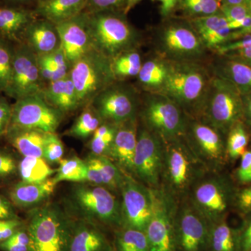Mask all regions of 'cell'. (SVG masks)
Returning <instances> with one entry per match:
<instances>
[{
  "label": "cell",
  "mask_w": 251,
  "mask_h": 251,
  "mask_svg": "<svg viewBox=\"0 0 251 251\" xmlns=\"http://www.w3.org/2000/svg\"><path fill=\"white\" fill-rule=\"evenodd\" d=\"M164 145L163 140L148 128L138 133L133 173L149 188L161 187Z\"/></svg>",
  "instance_id": "12"
},
{
  "label": "cell",
  "mask_w": 251,
  "mask_h": 251,
  "mask_svg": "<svg viewBox=\"0 0 251 251\" xmlns=\"http://www.w3.org/2000/svg\"><path fill=\"white\" fill-rule=\"evenodd\" d=\"M151 190L152 214L145 232L149 251H176V201L161 186Z\"/></svg>",
  "instance_id": "7"
},
{
  "label": "cell",
  "mask_w": 251,
  "mask_h": 251,
  "mask_svg": "<svg viewBox=\"0 0 251 251\" xmlns=\"http://www.w3.org/2000/svg\"><path fill=\"white\" fill-rule=\"evenodd\" d=\"M64 113L50 105L41 95L19 99L12 105L9 127L55 133Z\"/></svg>",
  "instance_id": "10"
},
{
  "label": "cell",
  "mask_w": 251,
  "mask_h": 251,
  "mask_svg": "<svg viewBox=\"0 0 251 251\" xmlns=\"http://www.w3.org/2000/svg\"><path fill=\"white\" fill-rule=\"evenodd\" d=\"M180 138L163 141L164 154L161 186L176 201L189 193L193 184L206 169L189 144L183 143Z\"/></svg>",
  "instance_id": "1"
},
{
  "label": "cell",
  "mask_w": 251,
  "mask_h": 251,
  "mask_svg": "<svg viewBox=\"0 0 251 251\" xmlns=\"http://www.w3.org/2000/svg\"><path fill=\"white\" fill-rule=\"evenodd\" d=\"M195 27L202 44L208 48H217L230 39L228 22L224 15L201 16L194 21Z\"/></svg>",
  "instance_id": "25"
},
{
  "label": "cell",
  "mask_w": 251,
  "mask_h": 251,
  "mask_svg": "<svg viewBox=\"0 0 251 251\" xmlns=\"http://www.w3.org/2000/svg\"><path fill=\"white\" fill-rule=\"evenodd\" d=\"M208 244L212 251H241L239 231L232 228L225 219L211 224Z\"/></svg>",
  "instance_id": "29"
},
{
  "label": "cell",
  "mask_w": 251,
  "mask_h": 251,
  "mask_svg": "<svg viewBox=\"0 0 251 251\" xmlns=\"http://www.w3.org/2000/svg\"><path fill=\"white\" fill-rule=\"evenodd\" d=\"M8 1H23V0H8Z\"/></svg>",
  "instance_id": "59"
},
{
  "label": "cell",
  "mask_w": 251,
  "mask_h": 251,
  "mask_svg": "<svg viewBox=\"0 0 251 251\" xmlns=\"http://www.w3.org/2000/svg\"><path fill=\"white\" fill-rule=\"evenodd\" d=\"M138 141L136 119L120 125L109 153V158L130 175L133 173V158Z\"/></svg>",
  "instance_id": "19"
},
{
  "label": "cell",
  "mask_w": 251,
  "mask_h": 251,
  "mask_svg": "<svg viewBox=\"0 0 251 251\" xmlns=\"http://www.w3.org/2000/svg\"><path fill=\"white\" fill-rule=\"evenodd\" d=\"M72 224L53 204L33 209L26 227L29 251H67Z\"/></svg>",
  "instance_id": "2"
},
{
  "label": "cell",
  "mask_w": 251,
  "mask_h": 251,
  "mask_svg": "<svg viewBox=\"0 0 251 251\" xmlns=\"http://www.w3.org/2000/svg\"><path fill=\"white\" fill-rule=\"evenodd\" d=\"M60 48L71 66L93 49L87 13L55 25Z\"/></svg>",
  "instance_id": "17"
},
{
  "label": "cell",
  "mask_w": 251,
  "mask_h": 251,
  "mask_svg": "<svg viewBox=\"0 0 251 251\" xmlns=\"http://www.w3.org/2000/svg\"><path fill=\"white\" fill-rule=\"evenodd\" d=\"M88 0H45L38 3L36 13L49 22L57 25L83 13Z\"/></svg>",
  "instance_id": "27"
},
{
  "label": "cell",
  "mask_w": 251,
  "mask_h": 251,
  "mask_svg": "<svg viewBox=\"0 0 251 251\" xmlns=\"http://www.w3.org/2000/svg\"><path fill=\"white\" fill-rule=\"evenodd\" d=\"M140 1L142 0H126V11H128Z\"/></svg>",
  "instance_id": "56"
},
{
  "label": "cell",
  "mask_w": 251,
  "mask_h": 251,
  "mask_svg": "<svg viewBox=\"0 0 251 251\" xmlns=\"http://www.w3.org/2000/svg\"><path fill=\"white\" fill-rule=\"evenodd\" d=\"M143 117L148 129L163 142L178 139L186 132V123L179 105L165 96L149 99Z\"/></svg>",
  "instance_id": "14"
},
{
  "label": "cell",
  "mask_w": 251,
  "mask_h": 251,
  "mask_svg": "<svg viewBox=\"0 0 251 251\" xmlns=\"http://www.w3.org/2000/svg\"><path fill=\"white\" fill-rule=\"evenodd\" d=\"M23 43L38 56L50 53L60 47L55 25L45 19L34 20L29 24L23 35Z\"/></svg>",
  "instance_id": "22"
},
{
  "label": "cell",
  "mask_w": 251,
  "mask_h": 251,
  "mask_svg": "<svg viewBox=\"0 0 251 251\" xmlns=\"http://www.w3.org/2000/svg\"><path fill=\"white\" fill-rule=\"evenodd\" d=\"M53 179L56 184L62 181L87 182V166L85 161L77 157L62 158Z\"/></svg>",
  "instance_id": "32"
},
{
  "label": "cell",
  "mask_w": 251,
  "mask_h": 251,
  "mask_svg": "<svg viewBox=\"0 0 251 251\" xmlns=\"http://www.w3.org/2000/svg\"><path fill=\"white\" fill-rule=\"evenodd\" d=\"M14 49L9 42L0 39V92L7 89L12 73Z\"/></svg>",
  "instance_id": "40"
},
{
  "label": "cell",
  "mask_w": 251,
  "mask_h": 251,
  "mask_svg": "<svg viewBox=\"0 0 251 251\" xmlns=\"http://www.w3.org/2000/svg\"><path fill=\"white\" fill-rule=\"evenodd\" d=\"M0 250L2 251H29V247L6 240L0 243Z\"/></svg>",
  "instance_id": "53"
},
{
  "label": "cell",
  "mask_w": 251,
  "mask_h": 251,
  "mask_svg": "<svg viewBox=\"0 0 251 251\" xmlns=\"http://www.w3.org/2000/svg\"><path fill=\"white\" fill-rule=\"evenodd\" d=\"M236 176L239 183H251V150H247L241 156L240 164L236 172Z\"/></svg>",
  "instance_id": "45"
},
{
  "label": "cell",
  "mask_w": 251,
  "mask_h": 251,
  "mask_svg": "<svg viewBox=\"0 0 251 251\" xmlns=\"http://www.w3.org/2000/svg\"><path fill=\"white\" fill-rule=\"evenodd\" d=\"M169 67L158 60H149L142 65L138 76L140 83L148 88H162L168 75Z\"/></svg>",
  "instance_id": "36"
},
{
  "label": "cell",
  "mask_w": 251,
  "mask_h": 251,
  "mask_svg": "<svg viewBox=\"0 0 251 251\" xmlns=\"http://www.w3.org/2000/svg\"><path fill=\"white\" fill-rule=\"evenodd\" d=\"M123 5H126V0H88L87 2V6H90L92 9L91 13L105 11L121 7Z\"/></svg>",
  "instance_id": "48"
},
{
  "label": "cell",
  "mask_w": 251,
  "mask_h": 251,
  "mask_svg": "<svg viewBox=\"0 0 251 251\" xmlns=\"http://www.w3.org/2000/svg\"><path fill=\"white\" fill-rule=\"evenodd\" d=\"M69 75L75 86L80 107L92 103L116 79L110 59L94 49L72 64Z\"/></svg>",
  "instance_id": "3"
},
{
  "label": "cell",
  "mask_w": 251,
  "mask_h": 251,
  "mask_svg": "<svg viewBox=\"0 0 251 251\" xmlns=\"http://www.w3.org/2000/svg\"><path fill=\"white\" fill-rule=\"evenodd\" d=\"M120 191L122 195V227L145 232L152 214L151 188L125 173Z\"/></svg>",
  "instance_id": "13"
},
{
  "label": "cell",
  "mask_w": 251,
  "mask_h": 251,
  "mask_svg": "<svg viewBox=\"0 0 251 251\" xmlns=\"http://www.w3.org/2000/svg\"><path fill=\"white\" fill-rule=\"evenodd\" d=\"M161 41L165 50L175 57L187 58L202 52V41L187 27L173 26L168 28L163 32Z\"/></svg>",
  "instance_id": "21"
},
{
  "label": "cell",
  "mask_w": 251,
  "mask_h": 251,
  "mask_svg": "<svg viewBox=\"0 0 251 251\" xmlns=\"http://www.w3.org/2000/svg\"><path fill=\"white\" fill-rule=\"evenodd\" d=\"M209 89L205 110L207 125L221 133H228L244 117L240 90L226 78L215 79Z\"/></svg>",
  "instance_id": "8"
},
{
  "label": "cell",
  "mask_w": 251,
  "mask_h": 251,
  "mask_svg": "<svg viewBox=\"0 0 251 251\" xmlns=\"http://www.w3.org/2000/svg\"><path fill=\"white\" fill-rule=\"evenodd\" d=\"M184 4L190 12L202 16L216 14L219 9L217 0H184Z\"/></svg>",
  "instance_id": "43"
},
{
  "label": "cell",
  "mask_w": 251,
  "mask_h": 251,
  "mask_svg": "<svg viewBox=\"0 0 251 251\" xmlns=\"http://www.w3.org/2000/svg\"><path fill=\"white\" fill-rule=\"evenodd\" d=\"M247 117V121L251 126V96L244 101V116Z\"/></svg>",
  "instance_id": "55"
},
{
  "label": "cell",
  "mask_w": 251,
  "mask_h": 251,
  "mask_svg": "<svg viewBox=\"0 0 251 251\" xmlns=\"http://www.w3.org/2000/svg\"><path fill=\"white\" fill-rule=\"evenodd\" d=\"M189 145L206 168H217L225 161L226 145L221 133L207 124H193Z\"/></svg>",
  "instance_id": "18"
},
{
  "label": "cell",
  "mask_w": 251,
  "mask_h": 251,
  "mask_svg": "<svg viewBox=\"0 0 251 251\" xmlns=\"http://www.w3.org/2000/svg\"><path fill=\"white\" fill-rule=\"evenodd\" d=\"M106 238L92 221H73L67 251H112Z\"/></svg>",
  "instance_id": "20"
},
{
  "label": "cell",
  "mask_w": 251,
  "mask_h": 251,
  "mask_svg": "<svg viewBox=\"0 0 251 251\" xmlns=\"http://www.w3.org/2000/svg\"><path fill=\"white\" fill-rule=\"evenodd\" d=\"M221 54L237 52L238 55L251 65V34L243 36L239 40L224 44L216 48Z\"/></svg>",
  "instance_id": "41"
},
{
  "label": "cell",
  "mask_w": 251,
  "mask_h": 251,
  "mask_svg": "<svg viewBox=\"0 0 251 251\" xmlns=\"http://www.w3.org/2000/svg\"><path fill=\"white\" fill-rule=\"evenodd\" d=\"M245 221L239 231L241 251H251V213L246 214Z\"/></svg>",
  "instance_id": "49"
},
{
  "label": "cell",
  "mask_w": 251,
  "mask_h": 251,
  "mask_svg": "<svg viewBox=\"0 0 251 251\" xmlns=\"http://www.w3.org/2000/svg\"><path fill=\"white\" fill-rule=\"evenodd\" d=\"M18 173L21 181L39 183L46 181L57 172L43 157H23L18 163Z\"/></svg>",
  "instance_id": "30"
},
{
  "label": "cell",
  "mask_w": 251,
  "mask_h": 251,
  "mask_svg": "<svg viewBox=\"0 0 251 251\" xmlns=\"http://www.w3.org/2000/svg\"><path fill=\"white\" fill-rule=\"evenodd\" d=\"M177 247L182 251H202L208 244L211 224L191 202L178 205L176 215Z\"/></svg>",
  "instance_id": "15"
},
{
  "label": "cell",
  "mask_w": 251,
  "mask_h": 251,
  "mask_svg": "<svg viewBox=\"0 0 251 251\" xmlns=\"http://www.w3.org/2000/svg\"><path fill=\"white\" fill-rule=\"evenodd\" d=\"M119 126L120 125L104 122L96 130L89 143L92 154L108 157Z\"/></svg>",
  "instance_id": "34"
},
{
  "label": "cell",
  "mask_w": 251,
  "mask_h": 251,
  "mask_svg": "<svg viewBox=\"0 0 251 251\" xmlns=\"http://www.w3.org/2000/svg\"><path fill=\"white\" fill-rule=\"evenodd\" d=\"M12 105L3 97H0V135L6 133L11 122Z\"/></svg>",
  "instance_id": "50"
},
{
  "label": "cell",
  "mask_w": 251,
  "mask_h": 251,
  "mask_svg": "<svg viewBox=\"0 0 251 251\" xmlns=\"http://www.w3.org/2000/svg\"><path fill=\"white\" fill-rule=\"evenodd\" d=\"M94 157L103 187L113 193L120 191L125 172L108 156L94 155Z\"/></svg>",
  "instance_id": "33"
},
{
  "label": "cell",
  "mask_w": 251,
  "mask_h": 251,
  "mask_svg": "<svg viewBox=\"0 0 251 251\" xmlns=\"http://www.w3.org/2000/svg\"><path fill=\"white\" fill-rule=\"evenodd\" d=\"M103 122L97 110L90 104L84 107V110L68 131V135L78 139H86L92 136Z\"/></svg>",
  "instance_id": "31"
},
{
  "label": "cell",
  "mask_w": 251,
  "mask_h": 251,
  "mask_svg": "<svg viewBox=\"0 0 251 251\" xmlns=\"http://www.w3.org/2000/svg\"><path fill=\"white\" fill-rule=\"evenodd\" d=\"M189 194V202L211 225L225 219L235 203L237 193L224 176L204 173L193 184Z\"/></svg>",
  "instance_id": "4"
},
{
  "label": "cell",
  "mask_w": 251,
  "mask_h": 251,
  "mask_svg": "<svg viewBox=\"0 0 251 251\" xmlns=\"http://www.w3.org/2000/svg\"><path fill=\"white\" fill-rule=\"evenodd\" d=\"M34 21L32 14L27 10L0 8V39L21 42L25 31Z\"/></svg>",
  "instance_id": "28"
},
{
  "label": "cell",
  "mask_w": 251,
  "mask_h": 251,
  "mask_svg": "<svg viewBox=\"0 0 251 251\" xmlns=\"http://www.w3.org/2000/svg\"><path fill=\"white\" fill-rule=\"evenodd\" d=\"M48 133L15 127H9L6 132L10 144L24 157H43Z\"/></svg>",
  "instance_id": "26"
},
{
  "label": "cell",
  "mask_w": 251,
  "mask_h": 251,
  "mask_svg": "<svg viewBox=\"0 0 251 251\" xmlns=\"http://www.w3.org/2000/svg\"><path fill=\"white\" fill-rule=\"evenodd\" d=\"M39 1H45V0H39Z\"/></svg>",
  "instance_id": "60"
},
{
  "label": "cell",
  "mask_w": 251,
  "mask_h": 251,
  "mask_svg": "<svg viewBox=\"0 0 251 251\" xmlns=\"http://www.w3.org/2000/svg\"><path fill=\"white\" fill-rule=\"evenodd\" d=\"M64 153V144L58 135L55 133H48L43 158L50 165L59 164Z\"/></svg>",
  "instance_id": "42"
},
{
  "label": "cell",
  "mask_w": 251,
  "mask_h": 251,
  "mask_svg": "<svg viewBox=\"0 0 251 251\" xmlns=\"http://www.w3.org/2000/svg\"><path fill=\"white\" fill-rule=\"evenodd\" d=\"M18 164L12 155L0 151V178H6L18 171Z\"/></svg>",
  "instance_id": "46"
},
{
  "label": "cell",
  "mask_w": 251,
  "mask_h": 251,
  "mask_svg": "<svg viewBox=\"0 0 251 251\" xmlns=\"http://www.w3.org/2000/svg\"><path fill=\"white\" fill-rule=\"evenodd\" d=\"M110 60L115 78L138 75L143 65L140 54L133 50L122 52Z\"/></svg>",
  "instance_id": "37"
},
{
  "label": "cell",
  "mask_w": 251,
  "mask_h": 251,
  "mask_svg": "<svg viewBox=\"0 0 251 251\" xmlns=\"http://www.w3.org/2000/svg\"><path fill=\"white\" fill-rule=\"evenodd\" d=\"M19 219L16 214L14 204L0 195V221Z\"/></svg>",
  "instance_id": "52"
},
{
  "label": "cell",
  "mask_w": 251,
  "mask_h": 251,
  "mask_svg": "<svg viewBox=\"0 0 251 251\" xmlns=\"http://www.w3.org/2000/svg\"><path fill=\"white\" fill-rule=\"evenodd\" d=\"M23 227H24V224L20 219L0 221V243L9 239Z\"/></svg>",
  "instance_id": "47"
},
{
  "label": "cell",
  "mask_w": 251,
  "mask_h": 251,
  "mask_svg": "<svg viewBox=\"0 0 251 251\" xmlns=\"http://www.w3.org/2000/svg\"><path fill=\"white\" fill-rule=\"evenodd\" d=\"M117 251H149L146 234L139 229L122 227L115 234Z\"/></svg>",
  "instance_id": "35"
},
{
  "label": "cell",
  "mask_w": 251,
  "mask_h": 251,
  "mask_svg": "<svg viewBox=\"0 0 251 251\" xmlns=\"http://www.w3.org/2000/svg\"><path fill=\"white\" fill-rule=\"evenodd\" d=\"M161 3V14L167 16L173 11L176 6L177 0H158Z\"/></svg>",
  "instance_id": "54"
},
{
  "label": "cell",
  "mask_w": 251,
  "mask_h": 251,
  "mask_svg": "<svg viewBox=\"0 0 251 251\" xmlns=\"http://www.w3.org/2000/svg\"><path fill=\"white\" fill-rule=\"evenodd\" d=\"M249 135L241 122H238L229 130L226 145V156L234 161L247 151Z\"/></svg>",
  "instance_id": "39"
},
{
  "label": "cell",
  "mask_w": 251,
  "mask_h": 251,
  "mask_svg": "<svg viewBox=\"0 0 251 251\" xmlns=\"http://www.w3.org/2000/svg\"><path fill=\"white\" fill-rule=\"evenodd\" d=\"M72 206L92 222L110 226H122L121 203L115 195L103 186L77 183L71 193Z\"/></svg>",
  "instance_id": "5"
},
{
  "label": "cell",
  "mask_w": 251,
  "mask_h": 251,
  "mask_svg": "<svg viewBox=\"0 0 251 251\" xmlns=\"http://www.w3.org/2000/svg\"><path fill=\"white\" fill-rule=\"evenodd\" d=\"M165 97L181 106L190 108L201 103L207 93V77L201 68L193 64L169 67L162 88Z\"/></svg>",
  "instance_id": "9"
},
{
  "label": "cell",
  "mask_w": 251,
  "mask_h": 251,
  "mask_svg": "<svg viewBox=\"0 0 251 251\" xmlns=\"http://www.w3.org/2000/svg\"><path fill=\"white\" fill-rule=\"evenodd\" d=\"M91 104L104 122L121 125L135 117L134 93L126 87L110 85Z\"/></svg>",
  "instance_id": "16"
},
{
  "label": "cell",
  "mask_w": 251,
  "mask_h": 251,
  "mask_svg": "<svg viewBox=\"0 0 251 251\" xmlns=\"http://www.w3.org/2000/svg\"><path fill=\"white\" fill-rule=\"evenodd\" d=\"M53 178L39 183L20 181L14 185L9 193L10 200L14 206L22 209L35 207L45 202L55 189Z\"/></svg>",
  "instance_id": "23"
},
{
  "label": "cell",
  "mask_w": 251,
  "mask_h": 251,
  "mask_svg": "<svg viewBox=\"0 0 251 251\" xmlns=\"http://www.w3.org/2000/svg\"><path fill=\"white\" fill-rule=\"evenodd\" d=\"M87 14L94 49L110 59L130 50L136 37L133 29L123 18L104 11Z\"/></svg>",
  "instance_id": "6"
},
{
  "label": "cell",
  "mask_w": 251,
  "mask_h": 251,
  "mask_svg": "<svg viewBox=\"0 0 251 251\" xmlns=\"http://www.w3.org/2000/svg\"><path fill=\"white\" fill-rule=\"evenodd\" d=\"M225 75L227 79L240 90L251 91V65L247 63L230 61L224 68Z\"/></svg>",
  "instance_id": "38"
},
{
  "label": "cell",
  "mask_w": 251,
  "mask_h": 251,
  "mask_svg": "<svg viewBox=\"0 0 251 251\" xmlns=\"http://www.w3.org/2000/svg\"><path fill=\"white\" fill-rule=\"evenodd\" d=\"M248 6H249V9H250V11L251 13V0H249L247 3Z\"/></svg>",
  "instance_id": "58"
},
{
  "label": "cell",
  "mask_w": 251,
  "mask_h": 251,
  "mask_svg": "<svg viewBox=\"0 0 251 251\" xmlns=\"http://www.w3.org/2000/svg\"><path fill=\"white\" fill-rule=\"evenodd\" d=\"M235 204L244 214L251 213V185L237 193Z\"/></svg>",
  "instance_id": "51"
},
{
  "label": "cell",
  "mask_w": 251,
  "mask_h": 251,
  "mask_svg": "<svg viewBox=\"0 0 251 251\" xmlns=\"http://www.w3.org/2000/svg\"><path fill=\"white\" fill-rule=\"evenodd\" d=\"M227 4H247L249 0H224Z\"/></svg>",
  "instance_id": "57"
},
{
  "label": "cell",
  "mask_w": 251,
  "mask_h": 251,
  "mask_svg": "<svg viewBox=\"0 0 251 251\" xmlns=\"http://www.w3.org/2000/svg\"><path fill=\"white\" fill-rule=\"evenodd\" d=\"M41 96L50 105L64 114L80 108L76 90L69 74L64 78L46 83Z\"/></svg>",
  "instance_id": "24"
},
{
  "label": "cell",
  "mask_w": 251,
  "mask_h": 251,
  "mask_svg": "<svg viewBox=\"0 0 251 251\" xmlns=\"http://www.w3.org/2000/svg\"><path fill=\"white\" fill-rule=\"evenodd\" d=\"M41 76L37 56L25 44L14 48L11 80L4 93L17 100L41 95L45 84Z\"/></svg>",
  "instance_id": "11"
},
{
  "label": "cell",
  "mask_w": 251,
  "mask_h": 251,
  "mask_svg": "<svg viewBox=\"0 0 251 251\" xmlns=\"http://www.w3.org/2000/svg\"><path fill=\"white\" fill-rule=\"evenodd\" d=\"M221 10H222L223 15L228 23L240 21L251 13L247 4H225L221 7Z\"/></svg>",
  "instance_id": "44"
},
{
  "label": "cell",
  "mask_w": 251,
  "mask_h": 251,
  "mask_svg": "<svg viewBox=\"0 0 251 251\" xmlns=\"http://www.w3.org/2000/svg\"></svg>",
  "instance_id": "61"
}]
</instances>
